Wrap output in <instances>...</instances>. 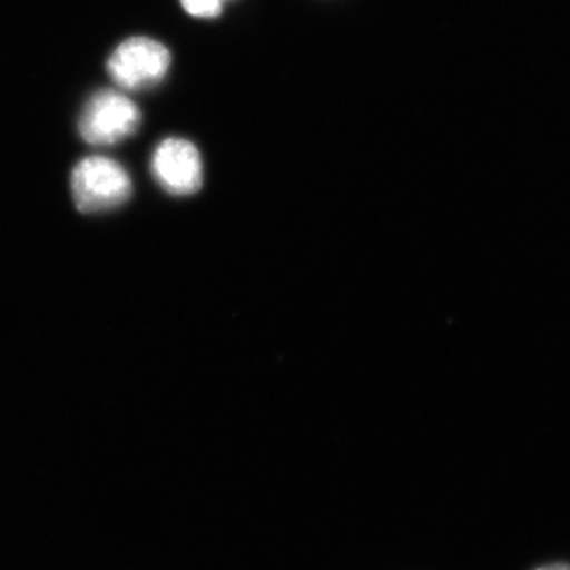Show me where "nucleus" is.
<instances>
[{
    "label": "nucleus",
    "mask_w": 570,
    "mask_h": 570,
    "mask_svg": "<svg viewBox=\"0 0 570 570\" xmlns=\"http://www.w3.org/2000/svg\"><path fill=\"white\" fill-rule=\"evenodd\" d=\"M70 183L75 206L85 214L112 212L132 197V179L110 157H85L75 165Z\"/></svg>",
    "instance_id": "nucleus-1"
},
{
    "label": "nucleus",
    "mask_w": 570,
    "mask_h": 570,
    "mask_svg": "<svg viewBox=\"0 0 570 570\" xmlns=\"http://www.w3.org/2000/svg\"><path fill=\"white\" fill-rule=\"evenodd\" d=\"M535 570H570V564H566V562H553V564L542 566V568Z\"/></svg>",
    "instance_id": "nucleus-6"
},
{
    "label": "nucleus",
    "mask_w": 570,
    "mask_h": 570,
    "mask_svg": "<svg viewBox=\"0 0 570 570\" xmlns=\"http://www.w3.org/2000/svg\"><path fill=\"white\" fill-rule=\"evenodd\" d=\"M224 2L225 0H181V6L190 17L209 20L219 17Z\"/></svg>",
    "instance_id": "nucleus-5"
},
{
    "label": "nucleus",
    "mask_w": 570,
    "mask_h": 570,
    "mask_svg": "<svg viewBox=\"0 0 570 570\" xmlns=\"http://www.w3.org/2000/svg\"><path fill=\"white\" fill-rule=\"evenodd\" d=\"M170 66L171 55L164 43L148 37H134L112 51L107 70L119 88L142 91L159 85Z\"/></svg>",
    "instance_id": "nucleus-2"
},
{
    "label": "nucleus",
    "mask_w": 570,
    "mask_h": 570,
    "mask_svg": "<svg viewBox=\"0 0 570 570\" xmlns=\"http://www.w3.org/2000/svg\"><path fill=\"white\" fill-rule=\"evenodd\" d=\"M153 175L168 194L190 195L204 184V163L194 142L184 138H167L153 156Z\"/></svg>",
    "instance_id": "nucleus-4"
},
{
    "label": "nucleus",
    "mask_w": 570,
    "mask_h": 570,
    "mask_svg": "<svg viewBox=\"0 0 570 570\" xmlns=\"http://www.w3.org/2000/svg\"><path fill=\"white\" fill-rule=\"evenodd\" d=\"M140 124L134 100L118 91H99L82 108L78 130L89 145L111 146L132 137Z\"/></svg>",
    "instance_id": "nucleus-3"
}]
</instances>
